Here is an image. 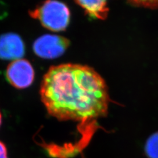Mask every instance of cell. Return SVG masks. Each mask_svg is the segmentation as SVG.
I'll list each match as a JSON object with an SVG mask.
<instances>
[{
  "label": "cell",
  "mask_w": 158,
  "mask_h": 158,
  "mask_svg": "<svg viewBox=\"0 0 158 158\" xmlns=\"http://www.w3.org/2000/svg\"><path fill=\"white\" fill-rule=\"evenodd\" d=\"M40 94L49 115L59 121L81 122L84 126L105 117L110 102L103 78L94 69L79 64L49 68Z\"/></svg>",
  "instance_id": "6da1fadb"
},
{
  "label": "cell",
  "mask_w": 158,
  "mask_h": 158,
  "mask_svg": "<svg viewBox=\"0 0 158 158\" xmlns=\"http://www.w3.org/2000/svg\"><path fill=\"white\" fill-rule=\"evenodd\" d=\"M31 16L49 31H65L70 22V11L66 5L57 0H46L31 12Z\"/></svg>",
  "instance_id": "7a4b0ae2"
},
{
  "label": "cell",
  "mask_w": 158,
  "mask_h": 158,
  "mask_svg": "<svg viewBox=\"0 0 158 158\" xmlns=\"http://www.w3.org/2000/svg\"><path fill=\"white\" fill-rule=\"evenodd\" d=\"M69 46L65 38L52 34L39 37L33 44V50L36 56L43 59H55L65 53Z\"/></svg>",
  "instance_id": "3957f363"
},
{
  "label": "cell",
  "mask_w": 158,
  "mask_h": 158,
  "mask_svg": "<svg viewBox=\"0 0 158 158\" xmlns=\"http://www.w3.org/2000/svg\"><path fill=\"white\" fill-rule=\"evenodd\" d=\"M6 78L15 88H27L34 81V69L31 63L26 59H20L13 61L7 68Z\"/></svg>",
  "instance_id": "277c9868"
},
{
  "label": "cell",
  "mask_w": 158,
  "mask_h": 158,
  "mask_svg": "<svg viewBox=\"0 0 158 158\" xmlns=\"http://www.w3.org/2000/svg\"><path fill=\"white\" fill-rule=\"evenodd\" d=\"M24 52V42L17 34L7 33L0 37V59L17 60L23 57Z\"/></svg>",
  "instance_id": "5b68a950"
},
{
  "label": "cell",
  "mask_w": 158,
  "mask_h": 158,
  "mask_svg": "<svg viewBox=\"0 0 158 158\" xmlns=\"http://www.w3.org/2000/svg\"><path fill=\"white\" fill-rule=\"evenodd\" d=\"M89 16L97 19L105 20L108 15V0H75Z\"/></svg>",
  "instance_id": "8992f818"
},
{
  "label": "cell",
  "mask_w": 158,
  "mask_h": 158,
  "mask_svg": "<svg viewBox=\"0 0 158 158\" xmlns=\"http://www.w3.org/2000/svg\"><path fill=\"white\" fill-rule=\"evenodd\" d=\"M145 152L149 158H158V132L154 133L147 140Z\"/></svg>",
  "instance_id": "52a82bcc"
},
{
  "label": "cell",
  "mask_w": 158,
  "mask_h": 158,
  "mask_svg": "<svg viewBox=\"0 0 158 158\" xmlns=\"http://www.w3.org/2000/svg\"><path fill=\"white\" fill-rule=\"evenodd\" d=\"M134 6L150 9L158 8V0H127Z\"/></svg>",
  "instance_id": "ba28073f"
},
{
  "label": "cell",
  "mask_w": 158,
  "mask_h": 158,
  "mask_svg": "<svg viewBox=\"0 0 158 158\" xmlns=\"http://www.w3.org/2000/svg\"><path fill=\"white\" fill-rule=\"evenodd\" d=\"M0 158H8L6 145L0 141Z\"/></svg>",
  "instance_id": "9c48e42d"
},
{
  "label": "cell",
  "mask_w": 158,
  "mask_h": 158,
  "mask_svg": "<svg viewBox=\"0 0 158 158\" xmlns=\"http://www.w3.org/2000/svg\"><path fill=\"white\" fill-rule=\"evenodd\" d=\"M2 117L1 113H0V126L2 125Z\"/></svg>",
  "instance_id": "30bf717a"
}]
</instances>
